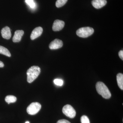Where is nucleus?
Here are the masks:
<instances>
[{
  "mask_svg": "<svg viewBox=\"0 0 123 123\" xmlns=\"http://www.w3.org/2000/svg\"><path fill=\"white\" fill-rule=\"evenodd\" d=\"M24 34V31L23 30L16 31L13 37V42L14 43L20 42Z\"/></svg>",
  "mask_w": 123,
  "mask_h": 123,
  "instance_id": "9b49d317",
  "label": "nucleus"
},
{
  "mask_svg": "<svg viewBox=\"0 0 123 123\" xmlns=\"http://www.w3.org/2000/svg\"><path fill=\"white\" fill-rule=\"evenodd\" d=\"M54 84L56 85L62 86L64 84V81L62 79H56L53 81Z\"/></svg>",
  "mask_w": 123,
  "mask_h": 123,
  "instance_id": "dca6fc26",
  "label": "nucleus"
},
{
  "mask_svg": "<svg viewBox=\"0 0 123 123\" xmlns=\"http://www.w3.org/2000/svg\"><path fill=\"white\" fill-rule=\"evenodd\" d=\"M57 123H71L68 120L65 119L60 120L57 121Z\"/></svg>",
  "mask_w": 123,
  "mask_h": 123,
  "instance_id": "6ab92c4d",
  "label": "nucleus"
},
{
  "mask_svg": "<svg viewBox=\"0 0 123 123\" xmlns=\"http://www.w3.org/2000/svg\"><path fill=\"white\" fill-rule=\"evenodd\" d=\"M63 46V42L61 40L56 39L50 43L49 48L51 50H55L61 48Z\"/></svg>",
  "mask_w": 123,
  "mask_h": 123,
  "instance_id": "423d86ee",
  "label": "nucleus"
},
{
  "mask_svg": "<svg viewBox=\"0 0 123 123\" xmlns=\"http://www.w3.org/2000/svg\"><path fill=\"white\" fill-rule=\"evenodd\" d=\"M118 55L119 56L121 60H123V50H120L119 52Z\"/></svg>",
  "mask_w": 123,
  "mask_h": 123,
  "instance_id": "aec40b11",
  "label": "nucleus"
},
{
  "mask_svg": "<svg viewBox=\"0 0 123 123\" xmlns=\"http://www.w3.org/2000/svg\"><path fill=\"white\" fill-rule=\"evenodd\" d=\"M94 32V30L89 27H82L78 29L76 31L78 36L82 38L88 37L92 35Z\"/></svg>",
  "mask_w": 123,
  "mask_h": 123,
  "instance_id": "7ed1b4c3",
  "label": "nucleus"
},
{
  "mask_svg": "<svg viewBox=\"0 0 123 123\" xmlns=\"http://www.w3.org/2000/svg\"><path fill=\"white\" fill-rule=\"evenodd\" d=\"M0 54L4 55L8 57H10L11 56V53L8 49L1 46H0Z\"/></svg>",
  "mask_w": 123,
  "mask_h": 123,
  "instance_id": "ddd939ff",
  "label": "nucleus"
},
{
  "mask_svg": "<svg viewBox=\"0 0 123 123\" xmlns=\"http://www.w3.org/2000/svg\"><path fill=\"white\" fill-rule=\"evenodd\" d=\"M43 31V28L41 27H36L33 30L31 34L30 37L31 39L33 40L40 36V35L42 34Z\"/></svg>",
  "mask_w": 123,
  "mask_h": 123,
  "instance_id": "6e6552de",
  "label": "nucleus"
},
{
  "mask_svg": "<svg viewBox=\"0 0 123 123\" xmlns=\"http://www.w3.org/2000/svg\"><path fill=\"white\" fill-rule=\"evenodd\" d=\"M4 66V65L3 62L0 61V68H3Z\"/></svg>",
  "mask_w": 123,
  "mask_h": 123,
  "instance_id": "412c9836",
  "label": "nucleus"
},
{
  "mask_svg": "<svg viewBox=\"0 0 123 123\" xmlns=\"http://www.w3.org/2000/svg\"><path fill=\"white\" fill-rule=\"evenodd\" d=\"M25 123H30L29 121H27Z\"/></svg>",
  "mask_w": 123,
  "mask_h": 123,
  "instance_id": "4be33fe9",
  "label": "nucleus"
},
{
  "mask_svg": "<svg viewBox=\"0 0 123 123\" xmlns=\"http://www.w3.org/2000/svg\"><path fill=\"white\" fill-rule=\"evenodd\" d=\"M25 2L31 8H33L35 7V4L33 0H25Z\"/></svg>",
  "mask_w": 123,
  "mask_h": 123,
  "instance_id": "f3484780",
  "label": "nucleus"
},
{
  "mask_svg": "<svg viewBox=\"0 0 123 123\" xmlns=\"http://www.w3.org/2000/svg\"><path fill=\"white\" fill-rule=\"evenodd\" d=\"M41 107V104L39 103H32L28 106L27 108V111L29 114L35 115L39 111Z\"/></svg>",
  "mask_w": 123,
  "mask_h": 123,
  "instance_id": "20e7f679",
  "label": "nucleus"
},
{
  "mask_svg": "<svg viewBox=\"0 0 123 123\" xmlns=\"http://www.w3.org/2000/svg\"><path fill=\"white\" fill-rule=\"evenodd\" d=\"M17 98L13 95H7L5 98L6 102L8 104L10 103L15 102L17 101Z\"/></svg>",
  "mask_w": 123,
  "mask_h": 123,
  "instance_id": "4468645a",
  "label": "nucleus"
},
{
  "mask_svg": "<svg viewBox=\"0 0 123 123\" xmlns=\"http://www.w3.org/2000/svg\"><path fill=\"white\" fill-rule=\"evenodd\" d=\"M65 23L63 21L59 20H55L52 26V30L54 31H59L63 28Z\"/></svg>",
  "mask_w": 123,
  "mask_h": 123,
  "instance_id": "0eeeda50",
  "label": "nucleus"
},
{
  "mask_svg": "<svg viewBox=\"0 0 123 123\" xmlns=\"http://www.w3.org/2000/svg\"><path fill=\"white\" fill-rule=\"evenodd\" d=\"M41 69L38 66H33L29 68L27 72V81L31 83L35 80L40 74Z\"/></svg>",
  "mask_w": 123,
  "mask_h": 123,
  "instance_id": "f257e3e1",
  "label": "nucleus"
},
{
  "mask_svg": "<svg viewBox=\"0 0 123 123\" xmlns=\"http://www.w3.org/2000/svg\"><path fill=\"white\" fill-rule=\"evenodd\" d=\"M1 34L2 37L6 39H10L11 37V34L10 28L8 26H6L1 30Z\"/></svg>",
  "mask_w": 123,
  "mask_h": 123,
  "instance_id": "9d476101",
  "label": "nucleus"
},
{
  "mask_svg": "<svg viewBox=\"0 0 123 123\" xmlns=\"http://www.w3.org/2000/svg\"><path fill=\"white\" fill-rule=\"evenodd\" d=\"M117 84L119 88L123 90V74L119 73L117 76Z\"/></svg>",
  "mask_w": 123,
  "mask_h": 123,
  "instance_id": "f8f14e48",
  "label": "nucleus"
},
{
  "mask_svg": "<svg viewBox=\"0 0 123 123\" xmlns=\"http://www.w3.org/2000/svg\"><path fill=\"white\" fill-rule=\"evenodd\" d=\"M68 0H57L55 3L56 6L57 8H60L63 6L67 2Z\"/></svg>",
  "mask_w": 123,
  "mask_h": 123,
  "instance_id": "2eb2a0df",
  "label": "nucleus"
},
{
  "mask_svg": "<svg viewBox=\"0 0 123 123\" xmlns=\"http://www.w3.org/2000/svg\"><path fill=\"white\" fill-rule=\"evenodd\" d=\"M62 111L64 114L71 118H73L76 116V111L70 105H66L64 106Z\"/></svg>",
  "mask_w": 123,
  "mask_h": 123,
  "instance_id": "39448f33",
  "label": "nucleus"
},
{
  "mask_svg": "<svg viewBox=\"0 0 123 123\" xmlns=\"http://www.w3.org/2000/svg\"><path fill=\"white\" fill-rule=\"evenodd\" d=\"M96 88L98 93L104 98L108 99L111 97V94L109 89L103 82H97Z\"/></svg>",
  "mask_w": 123,
  "mask_h": 123,
  "instance_id": "f03ea898",
  "label": "nucleus"
},
{
  "mask_svg": "<svg viewBox=\"0 0 123 123\" xmlns=\"http://www.w3.org/2000/svg\"><path fill=\"white\" fill-rule=\"evenodd\" d=\"M107 2L106 0H93L91 3L94 7L98 9L105 6Z\"/></svg>",
  "mask_w": 123,
  "mask_h": 123,
  "instance_id": "1a4fd4ad",
  "label": "nucleus"
},
{
  "mask_svg": "<svg viewBox=\"0 0 123 123\" xmlns=\"http://www.w3.org/2000/svg\"><path fill=\"white\" fill-rule=\"evenodd\" d=\"M81 123H90L88 117L85 115L81 117Z\"/></svg>",
  "mask_w": 123,
  "mask_h": 123,
  "instance_id": "a211bd4d",
  "label": "nucleus"
}]
</instances>
